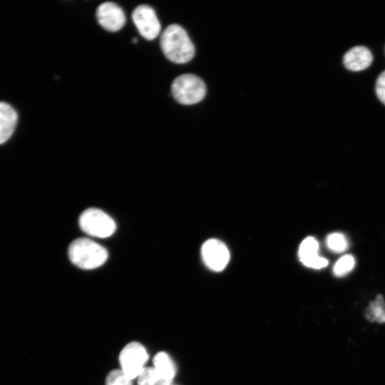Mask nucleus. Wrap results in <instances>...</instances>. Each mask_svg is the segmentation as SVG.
<instances>
[{"mask_svg":"<svg viewBox=\"0 0 385 385\" xmlns=\"http://www.w3.org/2000/svg\"><path fill=\"white\" fill-rule=\"evenodd\" d=\"M160 43L164 55L173 63H187L195 55L192 41L185 30L178 24L167 26L161 34Z\"/></svg>","mask_w":385,"mask_h":385,"instance_id":"nucleus-1","label":"nucleus"},{"mask_svg":"<svg viewBox=\"0 0 385 385\" xmlns=\"http://www.w3.org/2000/svg\"><path fill=\"white\" fill-rule=\"evenodd\" d=\"M68 254L71 262L83 270H92L101 266L108 256L105 247L85 237L73 240L68 247Z\"/></svg>","mask_w":385,"mask_h":385,"instance_id":"nucleus-2","label":"nucleus"},{"mask_svg":"<svg viewBox=\"0 0 385 385\" xmlns=\"http://www.w3.org/2000/svg\"><path fill=\"white\" fill-rule=\"evenodd\" d=\"M171 92L179 103L192 105L204 98L206 86L203 81L196 75L186 73L174 79L171 85Z\"/></svg>","mask_w":385,"mask_h":385,"instance_id":"nucleus-3","label":"nucleus"},{"mask_svg":"<svg viewBox=\"0 0 385 385\" xmlns=\"http://www.w3.org/2000/svg\"><path fill=\"white\" fill-rule=\"evenodd\" d=\"M78 223L84 232L99 238L111 236L116 229V225L113 218L97 208H88L84 210L79 217Z\"/></svg>","mask_w":385,"mask_h":385,"instance_id":"nucleus-4","label":"nucleus"},{"mask_svg":"<svg viewBox=\"0 0 385 385\" xmlns=\"http://www.w3.org/2000/svg\"><path fill=\"white\" fill-rule=\"evenodd\" d=\"M148 359L145 348L136 342L125 346L119 355L121 370L131 380L138 376Z\"/></svg>","mask_w":385,"mask_h":385,"instance_id":"nucleus-5","label":"nucleus"},{"mask_svg":"<svg viewBox=\"0 0 385 385\" xmlns=\"http://www.w3.org/2000/svg\"><path fill=\"white\" fill-rule=\"evenodd\" d=\"M132 19L140 34L147 40H153L160 31V24L155 10L150 6H138L132 13Z\"/></svg>","mask_w":385,"mask_h":385,"instance_id":"nucleus-6","label":"nucleus"},{"mask_svg":"<svg viewBox=\"0 0 385 385\" xmlns=\"http://www.w3.org/2000/svg\"><path fill=\"white\" fill-rule=\"evenodd\" d=\"M201 254L205 265L215 272L222 271L230 260L227 247L216 239L207 240L202 246Z\"/></svg>","mask_w":385,"mask_h":385,"instance_id":"nucleus-7","label":"nucleus"},{"mask_svg":"<svg viewBox=\"0 0 385 385\" xmlns=\"http://www.w3.org/2000/svg\"><path fill=\"white\" fill-rule=\"evenodd\" d=\"M96 15L98 24L111 32L120 30L125 24V16L123 9L111 1L100 4L96 9Z\"/></svg>","mask_w":385,"mask_h":385,"instance_id":"nucleus-8","label":"nucleus"},{"mask_svg":"<svg viewBox=\"0 0 385 385\" xmlns=\"http://www.w3.org/2000/svg\"><path fill=\"white\" fill-rule=\"evenodd\" d=\"M319 244L312 237H306L299 248V257L302 264L308 267L321 269L328 265L327 259L318 255Z\"/></svg>","mask_w":385,"mask_h":385,"instance_id":"nucleus-9","label":"nucleus"},{"mask_svg":"<svg viewBox=\"0 0 385 385\" xmlns=\"http://www.w3.org/2000/svg\"><path fill=\"white\" fill-rule=\"evenodd\" d=\"M373 61L370 50L364 46H356L349 49L343 57L346 68L351 71H360L368 68Z\"/></svg>","mask_w":385,"mask_h":385,"instance_id":"nucleus-10","label":"nucleus"},{"mask_svg":"<svg viewBox=\"0 0 385 385\" xmlns=\"http://www.w3.org/2000/svg\"><path fill=\"white\" fill-rule=\"evenodd\" d=\"M17 113L9 104L0 102V145L7 141L14 133Z\"/></svg>","mask_w":385,"mask_h":385,"instance_id":"nucleus-11","label":"nucleus"},{"mask_svg":"<svg viewBox=\"0 0 385 385\" xmlns=\"http://www.w3.org/2000/svg\"><path fill=\"white\" fill-rule=\"evenodd\" d=\"M137 378L138 385H170L172 381L155 367H144Z\"/></svg>","mask_w":385,"mask_h":385,"instance_id":"nucleus-12","label":"nucleus"},{"mask_svg":"<svg viewBox=\"0 0 385 385\" xmlns=\"http://www.w3.org/2000/svg\"><path fill=\"white\" fill-rule=\"evenodd\" d=\"M154 367L166 378L173 380L175 374V366L169 356L165 352H158L153 358Z\"/></svg>","mask_w":385,"mask_h":385,"instance_id":"nucleus-13","label":"nucleus"},{"mask_svg":"<svg viewBox=\"0 0 385 385\" xmlns=\"http://www.w3.org/2000/svg\"><path fill=\"white\" fill-rule=\"evenodd\" d=\"M366 316L371 322L385 323V302L381 295H378L370 304L366 312Z\"/></svg>","mask_w":385,"mask_h":385,"instance_id":"nucleus-14","label":"nucleus"},{"mask_svg":"<svg viewBox=\"0 0 385 385\" xmlns=\"http://www.w3.org/2000/svg\"><path fill=\"white\" fill-rule=\"evenodd\" d=\"M327 247L336 252H342L348 247V241L346 237L339 232H334L328 235L326 240Z\"/></svg>","mask_w":385,"mask_h":385,"instance_id":"nucleus-15","label":"nucleus"},{"mask_svg":"<svg viewBox=\"0 0 385 385\" xmlns=\"http://www.w3.org/2000/svg\"><path fill=\"white\" fill-rule=\"evenodd\" d=\"M355 265V260L351 255L342 257L334 265V274L337 277H342L349 273Z\"/></svg>","mask_w":385,"mask_h":385,"instance_id":"nucleus-16","label":"nucleus"},{"mask_svg":"<svg viewBox=\"0 0 385 385\" xmlns=\"http://www.w3.org/2000/svg\"><path fill=\"white\" fill-rule=\"evenodd\" d=\"M106 385H133L129 379L122 370L114 369L107 375Z\"/></svg>","mask_w":385,"mask_h":385,"instance_id":"nucleus-17","label":"nucleus"},{"mask_svg":"<svg viewBox=\"0 0 385 385\" xmlns=\"http://www.w3.org/2000/svg\"><path fill=\"white\" fill-rule=\"evenodd\" d=\"M375 91L378 98L385 105V71L378 76L376 81Z\"/></svg>","mask_w":385,"mask_h":385,"instance_id":"nucleus-18","label":"nucleus"},{"mask_svg":"<svg viewBox=\"0 0 385 385\" xmlns=\"http://www.w3.org/2000/svg\"><path fill=\"white\" fill-rule=\"evenodd\" d=\"M133 41V43H137L138 39H137L136 38H133V41Z\"/></svg>","mask_w":385,"mask_h":385,"instance_id":"nucleus-19","label":"nucleus"},{"mask_svg":"<svg viewBox=\"0 0 385 385\" xmlns=\"http://www.w3.org/2000/svg\"><path fill=\"white\" fill-rule=\"evenodd\" d=\"M171 385V384H170Z\"/></svg>","mask_w":385,"mask_h":385,"instance_id":"nucleus-20","label":"nucleus"}]
</instances>
